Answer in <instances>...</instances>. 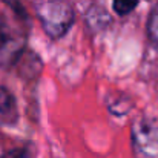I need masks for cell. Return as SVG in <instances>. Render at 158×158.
Segmentation results:
<instances>
[{"label":"cell","mask_w":158,"mask_h":158,"mask_svg":"<svg viewBox=\"0 0 158 158\" xmlns=\"http://www.w3.org/2000/svg\"><path fill=\"white\" fill-rule=\"evenodd\" d=\"M34 9L51 39L63 37L74 23V9L66 0H35Z\"/></svg>","instance_id":"1"},{"label":"cell","mask_w":158,"mask_h":158,"mask_svg":"<svg viewBox=\"0 0 158 158\" xmlns=\"http://www.w3.org/2000/svg\"><path fill=\"white\" fill-rule=\"evenodd\" d=\"M131 143L135 158H158V118H138L132 126Z\"/></svg>","instance_id":"2"},{"label":"cell","mask_w":158,"mask_h":158,"mask_svg":"<svg viewBox=\"0 0 158 158\" xmlns=\"http://www.w3.org/2000/svg\"><path fill=\"white\" fill-rule=\"evenodd\" d=\"M88 23L91 25L92 29H103L110 23V19L103 8L92 6L88 12Z\"/></svg>","instance_id":"3"},{"label":"cell","mask_w":158,"mask_h":158,"mask_svg":"<svg viewBox=\"0 0 158 158\" xmlns=\"http://www.w3.org/2000/svg\"><path fill=\"white\" fill-rule=\"evenodd\" d=\"M148 35L154 45V48L158 49V6H155L149 15L148 22Z\"/></svg>","instance_id":"4"},{"label":"cell","mask_w":158,"mask_h":158,"mask_svg":"<svg viewBox=\"0 0 158 158\" xmlns=\"http://www.w3.org/2000/svg\"><path fill=\"white\" fill-rule=\"evenodd\" d=\"M138 2L140 0H114L112 6L118 15H127L129 12H132L137 8Z\"/></svg>","instance_id":"5"},{"label":"cell","mask_w":158,"mask_h":158,"mask_svg":"<svg viewBox=\"0 0 158 158\" xmlns=\"http://www.w3.org/2000/svg\"><path fill=\"white\" fill-rule=\"evenodd\" d=\"M11 106H12V98H11L9 92H6L3 88H0V114H6Z\"/></svg>","instance_id":"6"}]
</instances>
